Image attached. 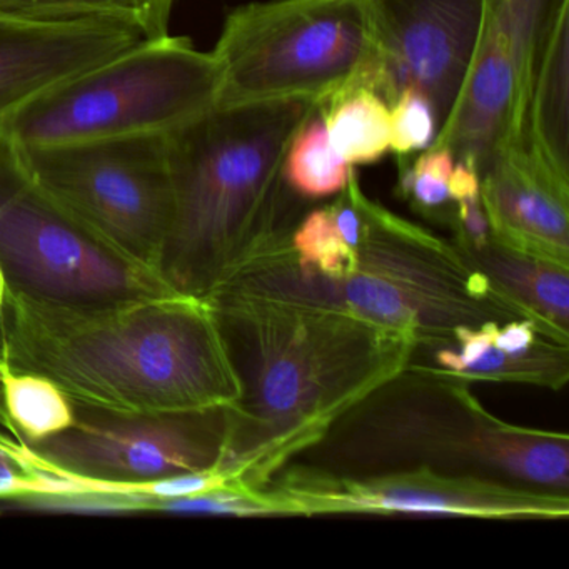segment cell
<instances>
[{"instance_id":"obj_1","label":"cell","mask_w":569,"mask_h":569,"mask_svg":"<svg viewBox=\"0 0 569 569\" xmlns=\"http://www.w3.org/2000/svg\"><path fill=\"white\" fill-rule=\"evenodd\" d=\"M209 302L241 395L219 468L262 491L332 422L415 361L418 342L345 312L216 291Z\"/></svg>"},{"instance_id":"obj_2","label":"cell","mask_w":569,"mask_h":569,"mask_svg":"<svg viewBox=\"0 0 569 569\" xmlns=\"http://www.w3.org/2000/svg\"><path fill=\"white\" fill-rule=\"evenodd\" d=\"M318 109L306 99L216 106L168 132L172 204L158 272L176 292L208 299L291 246L311 201L289 188L286 152Z\"/></svg>"},{"instance_id":"obj_3","label":"cell","mask_w":569,"mask_h":569,"mask_svg":"<svg viewBox=\"0 0 569 569\" xmlns=\"http://www.w3.org/2000/svg\"><path fill=\"white\" fill-rule=\"evenodd\" d=\"M9 371L114 412L226 408L241 395L214 311L189 296L92 309L9 302Z\"/></svg>"},{"instance_id":"obj_4","label":"cell","mask_w":569,"mask_h":569,"mask_svg":"<svg viewBox=\"0 0 569 569\" xmlns=\"http://www.w3.org/2000/svg\"><path fill=\"white\" fill-rule=\"evenodd\" d=\"M292 461L342 478L429 471L569 495V436L511 425L471 385L415 361Z\"/></svg>"},{"instance_id":"obj_5","label":"cell","mask_w":569,"mask_h":569,"mask_svg":"<svg viewBox=\"0 0 569 569\" xmlns=\"http://www.w3.org/2000/svg\"><path fill=\"white\" fill-rule=\"evenodd\" d=\"M361 214L355 261L342 274L302 268L288 246L249 262L216 291L345 312L406 336L419 348L451 346L459 328L529 319L452 239L396 214L365 191Z\"/></svg>"},{"instance_id":"obj_6","label":"cell","mask_w":569,"mask_h":569,"mask_svg":"<svg viewBox=\"0 0 569 569\" xmlns=\"http://www.w3.org/2000/svg\"><path fill=\"white\" fill-rule=\"evenodd\" d=\"M221 72L189 39H146L0 122L19 148L168 134L218 106Z\"/></svg>"},{"instance_id":"obj_7","label":"cell","mask_w":569,"mask_h":569,"mask_svg":"<svg viewBox=\"0 0 569 569\" xmlns=\"http://www.w3.org/2000/svg\"><path fill=\"white\" fill-rule=\"evenodd\" d=\"M218 106L306 99L328 104L368 88L375 38L368 0H268L234 9L212 51Z\"/></svg>"},{"instance_id":"obj_8","label":"cell","mask_w":569,"mask_h":569,"mask_svg":"<svg viewBox=\"0 0 569 569\" xmlns=\"http://www.w3.org/2000/svg\"><path fill=\"white\" fill-rule=\"evenodd\" d=\"M0 281L9 302L92 309L182 296L109 248L32 178L0 138Z\"/></svg>"},{"instance_id":"obj_9","label":"cell","mask_w":569,"mask_h":569,"mask_svg":"<svg viewBox=\"0 0 569 569\" xmlns=\"http://www.w3.org/2000/svg\"><path fill=\"white\" fill-rule=\"evenodd\" d=\"M16 148L62 208L109 248L158 272L172 204L168 134Z\"/></svg>"},{"instance_id":"obj_10","label":"cell","mask_w":569,"mask_h":569,"mask_svg":"<svg viewBox=\"0 0 569 569\" xmlns=\"http://www.w3.org/2000/svg\"><path fill=\"white\" fill-rule=\"evenodd\" d=\"M226 436V408L131 415L76 405L66 431L38 442L16 441L58 492L139 488L219 468Z\"/></svg>"},{"instance_id":"obj_11","label":"cell","mask_w":569,"mask_h":569,"mask_svg":"<svg viewBox=\"0 0 569 569\" xmlns=\"http://www.w3.org/2000/svg\"><path fill=\"white\" fill-rule=\"evenodd\" d=\"M262 492L279 516L398 515L498 521H559L569 516V495L429 469L342 478L291 461Z\"/></svg>"},{"instance_id":"obj_12","label":"cell","mask_w":569,"mask_h":569,"mask_svg":"<svg viewBox=\"0 0 569 569\" xmlns=\"http://www.w3.org/2000/svg\"><path fill=\"white\" fill-rule=\"evenodd\" d=\"M566 12L569 0H485L468 78L431 148L448 149L481 174L516 146L536 62Z\"/></svg>"},{"instance_id":"obj_13","label":"cell","mask_w":569,"mask_h":569,"mask_svg":"<svg viewBox=\"0 0 569 569\" xmlns=\"http://www.w3.org/2000/svg\"><path fill=\"white\" fill-rule=\"evenodd\" d=\"M375 38L369 89L391 104L425 96L439 129L461 94L481 34L485 0H368Z\"/></svg>"},{"instance_id":"obj_14","label":"cell","mask_w":569,"mask_h":569,"mask_svg":"<svg viewBox=\"0 0 569 569\" xmlns=\"http://www.w3.org/2000/svg\"><path fill=\"white\" fill-rule=\"evenodd\" d=\"M146 41L116 19L36 18L0 9V122Z\"/></svg>"},{"instance_id":"obj_15","label":"cell","mask_w":569,"mask_h":569,"mask_svg":"<svg viewBox=\"0 0 569 569\" xmlns=\"http://www.w3.org/2000/svg\"><path fill=\"white\" fill-rule=\"evenodd\" d=\"M479 189L495 241L569 266V184L508 148L482 169Z\"/></svg>"},{"instance_id":"obj_16","label":"cell","mask_w":569,"mask_h":569,"mask_svg":"<svg viewBox=\"0 0 569 569\" xmlns=\"http://www.w3.org/2000/svg\"><path fill=\"white\" fill-rule=\"evenodd\" d=\"M569 12L542 48L526 96L518 142L536 164L569 184Z\"/></svg>"},{"instance_id":"obj_17","label":"cell","mask_w":569,"mask_h":569,"mask_svg":"<svg viewBox=\"0 0 569 569\" xmlns=\"http://www.w3.org/2000/svg\"><path fill=\"white\" fill-rule=\"evenodd\" d=\"M458 248L496 289L528 312L541 338L569 345V266L492 238L478 249Z\"/></svg>"},{"instance_id":"obj_18","label":"cell","mask_w":569,"mask_h":569,"mask_svg":"<svg viewBox=\"0 0 569 569\" xmlns=\"http://www.w3.org/2000/svg\"><path fill=\"white\" fill-rule=\"evenodd\" d=\"M498 322L479 328H459L451 346H438L435 368L469 382H518L561 391L569 381V345L539 338L535 348L511 356L496 348Z\"/></svg>"},{"instance_id":"obj_19","label":"cell","mask_w":569,"mask_h":569,"mask_svg":"<svg viewBox=\"0 0 569 569\" xmlns=\"http://www.w3.org/2000/svg\"><path fill=\"white\" fill-rule=\"evenodd\" d=\"M319 111L329 142L351 168L375 164L391 152V111L378 92L352 88Z\"/></svg>"},{"instance_id":"obj_20","label":"cell","mask_w":569,"mask_h":569,"mask_svg":"<svg viewBox=\"0 0 569 569\" xmlns=\"http://www.w3.org/2000/svg\"><path fill=\"white\" fill-rule=\"evenodd\" d=\"M76 405L46 376L8 371L0 379V421L21 442H38L74 422Z\"/></svg>"},{"instance_id":"obj_21","label":"cell","mask_w":569,"mask_h":569,"mask_svg":"<svg viewBox=\"0 0 569 569\" xmlns=\"http://www.w3.org/2000/svg\"><path fill=\"white\" fill-rule=\"evenodd\" d=\"M355 168L348 164L329 142L321 111L299 129L284 159V178L289 188L308 199L331 198L345 191Z\"/></svg>"},{"instance_id":"obj_22","label":"cell","mask_w":569,"mask_h":569,"mask_svg":"<svg viewBox=\"0 0 569 569\" xmlns=\"http://www.w3.org/2000/svg\"><path fill=\"white\" fill-rule=\"evenodd\" d=\"M176 0H0L2 11L36 18H106L126 22L146 39L169 34Z\"/></svg>"},{"instance_id":"obj_23","label":"cell","mask_w":569,"mask_h":569,"mask_svg":"<svg viewBox=\"0 0 569 569\" xmlns=\"http://www.w3.org/2000/svg\"><path fill=\"white\" fill-rule=\"evenodd\" d=\"M455 164V156L445 148H429L415 161L399 162L398 194L419 214L451 228L455 202L449 179Z\"/></svg>"},{"instance_id":"obj_24","label":"cell","mask_w":569,"mask_h":569,"mask_svg":"<svg viewBox=\"0 0 569 569\" xmlns=\"http://www.w3.org/2000/svg\"><path fill=\"white\" fill-rule=\"evenodd\" d=\"M152 511L179 512V515L234 516V518H268L279 516L278 508L262 491L244 486H221L211 491L184 498L166 499L152 506Z\"/></svg>"},{"instance_id":"obj_25","label":"cell","mask_w":569,"mask_h":569,"mask_svg":"<svg viewBox=\"0 0 569 569\" xmlns=\"http://www.w3.org/2000/svg\"><path fill=\"white\" fill-rule=\"evenodd\" d=\"M391 111V151L399 162L409 161L418 152L431 148L439 132L431 102L406 89L389 104Z\"/></svg>"},{"instance_id":"obj_26","label":"cell","mask_w":569,"mask_h":569,"mask_svg":"<svg viewBox=\"0 0 569 569\" xmlns=\"http://www.w3.org/2000/svg\"><path fill=\"white\" fill-rule=\"evenodd\" d=\"M44 489L28 452L12 436L0 435V499L16 501Z\"/></svg>"},{"instance_id":"obj_27","label":"cell","mask_w":569,"mask_h":569,"mask_svg":"<svg viewBox=\"0 0 569 569\" xmlns=\"http://www.w3.org/2000/svg\"><path fill=\"white\" fill-rule=\"evenodd\" d=\"M539 338L541 336H539L535 322L529 319H515V321L496 326L492 342L506 355L522 356L535 348Z\"/></svg>"},{"instance_id":"obj_28","label":"cell","mask_w":569,"mask_h":569,"mask_svg":"<svg viewBox=\"0 0 569 569\" xmlns=\"http://www.w3.org/2000/svg\"><path fill=\"white\" fill-rule=\"evenodd\" d=\"M9 299L0 281V379L9 371Z\"/></svg>"}]
</instances>
